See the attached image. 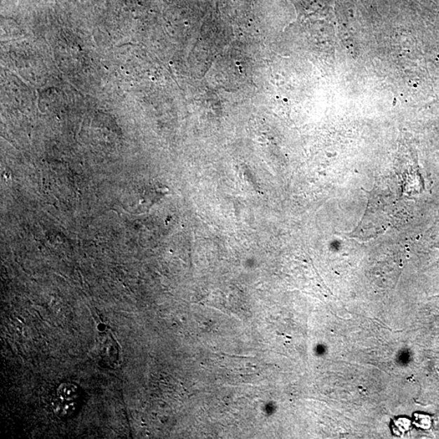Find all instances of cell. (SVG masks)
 <instances>
[{
	"label": "cell",
	"mask_w": 439,
	"mask_h": 439,
	"mask_svg": "<svg viewBox=\"0 0 439 439\" xmlns=\"http://www.w3.org/2000/svg\"><path fill=\"white\" fill-rule=\"evenodd\" d=\"M54 402V410L56 415L68 418L76 414L81 407V388L74 384H61L56 391Z\"/></svg>",
	"instance_id": "cell-1"
},
{
	"label": "cell",
	"mask_w": 439,
	"mask_h": 439,
	"mask_svg": "<svg viewBox=\"0 0 439 439\" xmlns=\"http://www.w3.org/2000/svg\"><path fill=\"white\" fill-rule=\"evenodd\" d=\"M96 339L95 357L99 364L104 367H114L119 360V346L114 337L105 330L100 331Z\"/></svg>",
	"instance_id": "cell-2"
}]
</instances>
